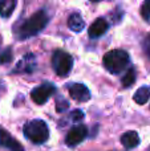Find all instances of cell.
<instances>
[{
    "label": "cell",
    "instance_id": "obj_1",
    "mask_svg": "<svg viewBox=\"0 0 150 151\" xmlns=\"http://www.w3.org/2000/svg\"><path fill=\"white\" fill-rule=\"evenodd\" d=\"M48 21H49V15L47 13V11L39 9L36 13H33L31 17H28L20 25V28H19L17 32H16L17 39L25 40V39H29V37H32V36L39 35L40 32L48 25Z\"/></svg>",
    "mask_w": 150,
    "mask_h": 151
},
{
    "label": "cell",
    "instance_id": "obj_2",
    "mask_svg": "<svg viewBox=\"0 0 150 151\" xmlns=\"http://www.w3.org/2000/svg\"><path fill=\"white\" fill-rule=\"evenodd\" d=\"M104 66L112 74H121L130 64V56L124 49H113L104 56Z\"/></svg>",
    "mask_w": 150,
    "mask_h": 151
},
{
    "label": "cell",
    "instance_id": "obj_3",
    "mask_svg": "<svg viewBox=\"0 0 150 151\" xmlns=\"http://www.w3.org/2000/svg\"><path fill=\"white\" fill-rule=\"evenodd\" d=\"M24 135L32 143L43 145L49 138V129L43 119H33L24 126Z\"/></svg>",
    "mask_w": 150,
    "mask_h": 151
},
{
    "label": "cell",
    "instance_id": "obj_4",
    "mask_svg": "<svg viewBox=\"0 0 150 151\" xmlns=\"http://www.w3.org/2000/svg\"><path fill=\"white\" fill-rule=\"evenodd\" d=\"M52 68L58 77H66L73 68V57L63 49H56L52 55Z\"/></svg>",
    "mask_w": 150,
    "mask_h": 151
},
{
    "label": "cell",
    "instance_id": "obj_5",
    "mask_svg": "<svg viewBox=\"0 0 150 151\" xmlns=\"http://www.w3.org/2000/svg\"><path fill=\"white\" fill-rule=\"evenodd\" d=\"M56 93V86L52 82H43L31 91V98L35 104L44 105Z\"/></svg>",
    "mask_w": 150,
    "mask_h": 151
},
{
    "label": "cell",
    "instance_id": "obj_6",
    "mask_svg": "<svg viewBox=\"0 0 150 151\" xmlns=\"http://www.w3.org/2000/svg\"><path fill=\"white\" fill-rule=\"evenodd\" d=\"M88 135V127L84 125H77L73 126L71 130L68 131L66 134V138H65V143L68 145L69 147H73L80 145Z\"/></svg>",
    "mask_w": 150,
    "mask_h": 151
},
{
    "label": "cell",
    "instance_id": "obj_7",
    "mask_svg": "<svg viewBox=\"0 0 150 151\" xmlns=\"http://www.w3.org/2000/svg\"><path fill=\"white\" fill-rule=\"evenodd\" d=\"M68 91L71 98L77 102H87L90 99V91L84 83H69Z\"/></svg>",
    "mask_w": 150,
    "mask_h": 151
},
{
    "label": "cell",
    "instance_id": "obj_8",
    "mask_svg": "<svg viewBox=\"0 0 150 151\" xmlns=\"http://www.w3.org/2000/svg\"><path fill=\"white\" fill-rule=\"evenodd\" d=\"M0 147H5L9 151H24V147L16 138H13L5 129L0 127Z\"/></svg>",
    "mask_w": 150,
    "mask_h": 151
},
{
    "label": "cell",
    "instance_id": "obj_9",
    "mask_svg": "<svg viewBox=\"0 0 150 151\" xmlns=\"http://www.w3.org/2000/svg\"><path fill=\"white\" fill-rule=\"evenodd\" d=\"M108 29H109L108 21H106L104 17H98V19H96V20L92 23V25L89 27L88 35H89L90 39H97V37L102 36Z\"/></svg>",
    "mask_w": 150,
    "mask_h": 151
},
{
    "label": "cell",
    "instance_id": "obj_10",
    "mask_svg": "<svg viewBox=\"0 0 150 151\" xmlns=\"http://www.w3.org/2000/svg\"><path fill=\"white\" fill-rule=\"evenodd\" d=\"M35 69V56L28 53L20 63L17 64V66L15 68L13 73H17V72H23V73H29Z\"/></svg>",
    "mask_w": 150,
    "mask_h": 151
},
{
    "label": "cell",
    "instance_id": "obj_11",
    "mask_svg": "<svg viewBox=\"0 0 150 151\" xmlns=\"http://www.w3.org/2000/svg\"><path fill=\"white\" fill-rule=\"evenodd\" d=\"M121 143L126 149H134L140 145V137L136 131H126L121 137Z\"/></svg>",
    "mask_w": 150,
    "mask_h": 151
},
{
    "label": "cell",
    "instance_id": "obj_12",
    "mask_svg": "<svg viewBox=\"0 0 150 151\" xmlns=\"http://www.w3.org/2000/svg\"><path fill=\"white\" fill-rule=\"evenodd\" d=\"M68 27L71 31L76 32V33H79V32H81L82 29L85 28V21L82 20L81 15L80 13H72L71 16H69L68 19Z\"/></svg>",
    "mask_w": 150,
    "mask_h": 151
},
{
    "label": "cell",
    "instance_id": "obj_13",
    "mask_svg": "<svg viewBox=\"0 0 150 151\" xmlns=\"http://www.w3.org/2000/svg\"><path fill=\"white\" fill-rule=\"evenodd\" d=\"M16 0H0V16L4 19L9 17L16 8Z\"/></svg>",
    "mask_w": 150,
    "mask_h": 151
},
{
    "label": "cell",
    "instance_id": "obj_14",
    "mask_svg": "<svg viewBox=\"0 0 150 151\" xmlns=\"http://www.w3.org/2000/svg\"><path fill=\"white\" fill-rule=\"evenodd\" d=\"M149 98H150V86H142L133 96L134 102L138 105H145L149 101Z\"/></svg>",
    "mask_w": 150,
    "mask_h": 151
},
{
    "label": "cell",
    "instance_id": "obj_15",
    "mask_svg": "<svg viewBox=\"0 0 150 151\" xmlns=\"http://www.w3.org/2000/svg\"><path fill=\"white\" fill-rule=\"evenodd\" d=\"M122 86L124 88H130L133 83L136 82V70L133 68H129V70L125 73V76L122 77Z\"/></svg>",
    "mask_w": 150,
    "mask_h": 151
},
{
    "label": "cell",
    "instance_id": "obj_16",
    "mask_svg": "<svg viewBox=\"0 0 150 151\" xmlns=\"http://www.w3.org/2000/svg\"><path fill=\"white\" fill-rule=\"evenodd\" d=\"M11 61H12V49L11 48H5L0 53V64H9Z\"/></svg>",
    "mask_w": 150,
    "mask_h": 151
},
{
    "label": "cell",
    "instance_id": "obj_17",
    "mask_svg": "<svg viewBox=\"0 0 150 151\" xmlns=\"http://www.w3.org/2000/svg\"><path fill=\"white\" fill-rule=\"evenodd\" d=\"M141 16L145 19L146 21H150V0L145 1L141 7Z\"/></svg>",
    "mask_w": 150,
    "mask_h": 151
},
{
    "label": "cell",
    "instance_id": "obj_18",
    "mask_svg": "<svg viewBox=\"0 0 150 151\" xmlns=\"http://www.w3.org/2000/svg\"><path fill=\"white\" fill-rule=\"evenodd\" d=\"M69 106L68 101H65L64 98H61V97H58L57 99H56V110H57L58 113H63L64 110H66Z\"/></svg>",
    "mask_w": 150,
    "mask_h": 151
},
{
    "label": "cell",
    "instance_id": "obj_19",
    "mask_svg": "<svg viewBox=\"0 0 150 151\" xmlns=\"http://www.w3.org/2000/svg\"><path fill=\"white\" fill-rule=\"evenodd\" d=\"M142 49H144V52H145L146 57L150 60V33L145 37V39H144V41H142Z\"/></svg>",
    "mask_w": 150,
    "mask_h": 151
},
{
    "label": "cell",
    "instance_id": "obj_20",
    "mask_svg": "<svg viewBox=\"0 0 150 151\" xmlns=\"http://www.w3.org/2000/svg\"><path fill=\"white\" fill-rule=\"evenodd\" d=\"M71 118L73 121H81L82 118H84V113H82L81 110H74V111H72Z\"/></svg>",
    "mask_w": 150,
    "mask_h": 151
},
{
    "label": "cell",
    "instance_id": "obj_21",
    "mask_svg": "<svg viewBox=\"0 0 150 151\" xmlns=\"http://www.w3.org/2000/svg\"><path fill=\"white\" fill-rule=\"evenodd\" d=\"M149 151H150V150H149Z\"/></svg>",
    "mask_w": 150,
    "mask_h": 151
}]
</instances>
